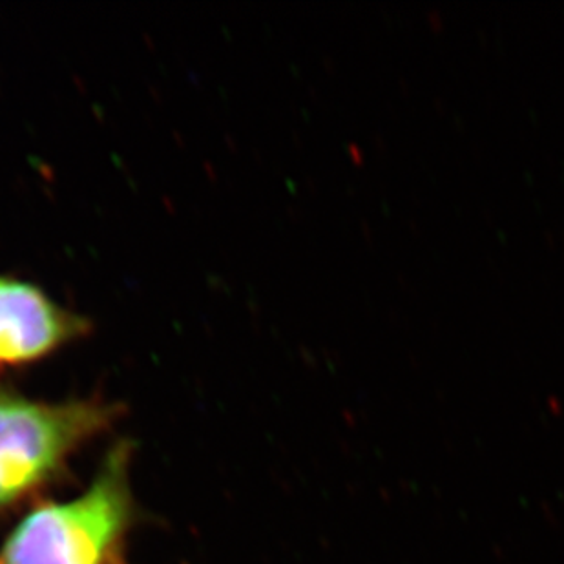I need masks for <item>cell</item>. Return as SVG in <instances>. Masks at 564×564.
I'll list each match as a JSON object with an SVG mask.
<instances>
[{"label": "cell", "instance_id": "6da1fadb", "mask_svg": "<svg viewBox=\"0 0 564 564\" xmlns=\"http://www.w3.org/2000/svg\"><path fill=\"white\" fill-rule=\"evenodd\" d=\"M130 446L108 452L83 494L33 508L6 539L0 564H110L135 519Z\"/></svg>", "mask_w": 564, "mask_h": 564}, {"label": "cell", "instance_id": "7a4b0ae2", "mask_svg": "<svg viewBox=\"0 0 564 564\" xmlns=\"http://www.w3.org/2000/svg\"><path fill=\"white\" fill-rule=\"evenodd\" d=\"M121 411L101 397L46 402L0 383V516L59 479L72 455Z\"/></svg>", "mask_w": 564, "mask_h": 564}, {"label": "cell", "instance_id": "3957f363", "mask_svg": "<svg viewBox=\"0 0 564 564\" xmlns=\"http://www.w3.org/2000/svg\"><path fill=\"white\" fill-rule=\"evenodd\" d=\"M94 330L37 283L0 274V373L43 362Z\"/></svg>", "mask_w": 564, "mask_h": 564}, {"label": "cell", "instance_id": "277c9868", "mask_svg": "<svg viewBox=\"0 0 564 564\" xmlns=\"http://www.w3.org/2000/svg\"><path fill=\"white\" fill-rule=\"evenodd\" d=\"M110 564H123V561H121V557H118V560L113 561V563Z\"/></svg>", "mask_w": 564, "mask_h": 564}]
</instances>
